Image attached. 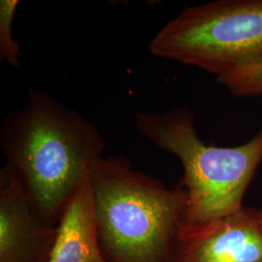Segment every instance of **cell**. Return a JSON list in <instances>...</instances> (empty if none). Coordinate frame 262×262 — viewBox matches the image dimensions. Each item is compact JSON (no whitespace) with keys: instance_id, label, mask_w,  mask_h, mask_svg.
<instances>
[{"instance_id":"277c9868","label":"cell","mask_w":262,"mask_h":262,"mask_svg":"<svg viewBox=\"0 0 262 262\" xmlns=\"http://www.w3.org/2000/svg\"><path fill=\"white\" fill-rule=\"evenodd\" d=\"M150 54L216 76L262 64V0H219L190 6L149 44Z\"/></svg>"},{"instance_id":"30bf717a","label":"cell","mask_w":262,"mask_h":262,"mask_svg":"<svg viewBox=\"0 0 262 262\" xmlns=\"http://www.w3.org/2000/svg\"><path fill=\"white\" fill-rule=\"evenodd\" d=\"M254 215H255V217L257 220V223H258V225L260 226L262 230V210L254 209Z\"/></svg>"},{"instance_id":"6da1fadb","label":"cell","mask_w":262,"mask_h":262,"mask_svg":"<svg viewBox=\"0 0 262 262\" xmlns=\"http://www.w3.org/2000/svg\"><path fill=\"white\" fill-rule=\"evenodd\" d=\"M6 165L19 178L48 224L59 220L105 142L81 114L52 95L30 90L20 110L6 115L0 132Z\"/></svg>"},{"instance_id":"5b68a950","label":"cell","mask_w":262,"mask_h":262,"mask_svg":"<svg viewBox=\"0 0 262 262\" xmlns=\"http://www.w3.org/2000/svg\"><path fill=\"white\" fill-rule=\"evenodd\" d=\"M56 229L39 215L16 174L0 172V262H40L49 258Z\"/></svg>"},{"instance_id":"9c48e42d","label":"cell","mask_w":262,"mask_h":262,"mask_svg":"<svg viewBox=\"0 0 262 262\" xmlns=\"http://www.w3.org/2000/svg\"><path fill=\"white\" fill-rule=\"evenodd\" d=\"M216 80L236 97L262 95V64L236 69Z\"/></svg>"},{"instance_id":"ba28073f","label":"cell","mask_w":262,"mask_h":262,"mask_svg":"<svg viewBox=\"0 0 262 262\" xmlns=\"http://www.w3.org/2000/svg\"><path fill=\"white\" fill-rule=\"evenodd\" d=\"M18 0L0 1V57L12 67L21 66L19 44L13 37V21Z\"/></svg>"},{"instance_id":"8fae6325","label":"cell","mask_w":262,"mask_h":262,"mask_svg":"<svg viewBox=\"0 0 262 262\" xmlns=\"http://www.w3.org/2000/svg\"><path fill=\"white\" fill-rule=\"evenodd\" d=\"M48 259H49V258H47V259H44V260H42V261L40 262H48Z\"/></svg>"},{"instance_id":"3957f363","label":"cell","mask_w":262,"mask_h":262,"mask_svg":"<svg viewBox=\"0 0 262 262\" xmlns=\"http://www.w3.org/2000/svg\"><path fill=\"white\" fill-rule=\"evenodd\" d=\"M194 121L193 114L183 106L135 116L141 136L176 156L183 165L180 186L187 202L179 232L242 210L246 191L262 162V128L241 146L215 147L201 140Z\"/></svg>"},{"instance_id":"7a4b0ae2","label":"cell","mask_w":262,"mask_h":262,"mask_svg":"<svg viewBox=\"0 0 262 262\" xmlns=\"http://www.w3.org/2000/svg\"><path fill=\"white\" fill-rule=\"evenodd\" d=\"M89 180L108 262L166 261L177 245L187 202L183 187H165L122 157L97 159Z\"/></svg>"},{"instance_id":"52a82bcc","label":"cell","mask_w":262,"mask_h":262,"mask_svg":"<svg viewBox=\"0 0 262 262\" xmlns=\"http://www.w3.org/2000/svg\"><path fill=\"white\" fill-rule=\"evenodd\" d=\"M48 262H108L99 241L89 176L58 220Z\"/></svg>"},{"instance_id":"8992f818","label":"cell","mask_w":262,"mask_h":262,"mask_svg":"<svg viewBox=\"0 0 262 262\" xmlns=\"http://www.w3.org/2000/svg\"><path fill=\"white\" fill-rule=\"evenodd\" d=\"M171 262H262V230L254 209L178 233Z\"/></svg>"}]
</instances>
